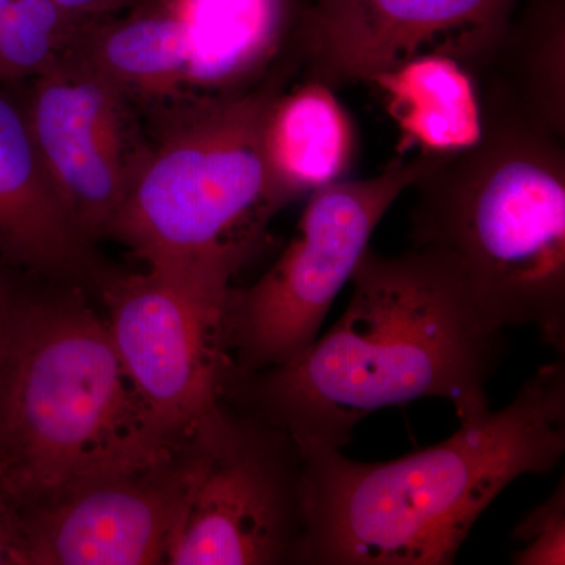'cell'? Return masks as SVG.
<instances>
[{"label":"cell","mask_w":565,"mask_h":565,"mask_svg":"<svg viewBox=\"0 0 565 565\" xmlns=\"http://www.w3.org/2000/svg\"><path fill=\"white\" fill-rule=\"evenodd\" d=\"M512 537L522 548L512 556L515 565L565 564V479L514 527Z\"/></svg>","instance_id":"d6986e66"},{"label":"cell","mask_w":565,"mask_h":565,"mask_svg":"<svg viewBox=\"0 0 565 565\" xmlns=\"http://www.w3.org/2000/svg\"><path fill=\"white\" fill-rule=\"evenodd\" d=\"M355 152V126L333 87L308 79L278 93L264 126L274 210L344 180Z\"/></svg>","instance_id":"5bb4252c"},{"label":"cell","mask_w":565,"mask_h":565,"mask_svg":"<svg viewBox=\"0 0 565 565\" xmlns=\"http://www.w3.org/2000/svg\"><path fill=\"white\" fill-rule=\"evenodd\" d=\"M519 107L486 115L476 147L433 158L412 188V247L451 263L498 329L565 353V152Z\"/></svg>","instance_id":"3957f363"},{"label":"cell","mask_w":565,"mask_h":565,"mask_svg":"<svg viewBox=\"0 0 565 565\" xmlns=\"http://www.w3.org/2000/svg\"><path fill=\"white\" fill-rule=\"evenodd\" d=\"M62 9L79 17H102L128 6L129 0H54Z\"/></svg>","instance_id":"7402d4cb"},{"label":"cell","mask_w":565,"mask_h":565,"mask_svg":"<svg viewBox=\"0 0 565 565\" xmlns=\"http://www.w3.org/2000/svg\"><path fill=\"white\" fill-rule=\"evenodd\" d=\"M6 264L0 263V396H2L3 379H6L7 355H9L11 327L17 311L20 294L3 273Z\"/></svg>","instance_id":"44dd1931"},{"label":"cell","mask_w":565,"mask_h":565,"mask_svg":"<svg viewBox=\"0 0 565 565\" xmlns=\"http://www.w3.org/2000/svg\"><path fill=\"white\" fill-rule=\"evenodd\" d=\"M182 451L148 414L106 321L79 292L20 294L0 396V490L20 512Z\"/></svg>","instance_id":"277c9868"},{"label":"cell","mask_w":565,"mask_h":565,"mask_svg":"<svg viewBox=\"0 0 565 565\" xmlns=\"http://www.w3.org/2000/svg\"><path fill=\"white\" fill-rule=\"evenodd\" d=\"M278 92L230 93L182 118L143 152L109 233L147 264L248 253L274 211L264 126Z\"/></svg>","instance_id":"5b68a950"},{"label":"cell","mask_w":565,"mask_h":565,"mask_svg":"<svg viewBox=\"0 0 565 565\" xmlns=\"http://www.w3.org/2000/svg\"><path fill=\"white\" fill-rule=\"evenodd\" d=\"M188 32L189 84L230 87L270 57L281 29V0H172Z\"/></svg>","instance_id":"9a60e30c"},{"label":"cell","mask_w":565,"mask_h":565,"mask_svg":"<svg viewBox=\"0 0 565 565\" xmlns=\"http://www.w3.org/2000/svg\"><path fill=\"white\" fill-rule=\"evenodd\" d=\"M367 84L399 132L401 152L446 158L484 137L486 111L473 74L456 55L424 52L374 74Z\"/></svg>","instance_id":"4fadbf2b"},{"label":"cell","mask_w":565,"mask_h":565,"mask_svg":"<svg viewBox=\"0 0 565 565\" xmlns=\"http://www.w3.org/2000/svg\"><path fill=\"white\" fill-rule=\"evenodd\" d=\"M297 441L307 509L297 565H449L505 487L563 460L565 360L539 367L501 411L392 462Z\"/></svg>","instance_id":"7a4b0ae2"},{"label":"cell","mask_w":565,"mask_h":565,"mask_svg":"<svg viewBox=\"0 0 565 565\" xmlns=\"http://www.w3.org/2000/svg\"><path fill=\"white\" fill-rule=\"evenodd\" d=\"M351 282L343 316L310 349L230 375L225 397L237 411L337 449L367 415L423 397L451 401L460 422L490 411L504 330L487 321L448 259L419 247L367 248Z\"/></svg>","instance_id":"6da1fadb"},{"label":"cell","mask_w":565,"mask_h":565,"mask_svg":"<svg viewBox=\"0 0 565 565\" xmlns=\"http://www.w3.org/2000/svg\"><path fill=\"white\" fill-rule=\"evenodd\" d=\"M429 162V156L401 154L374 177L340 180L308 196L280 258L250 288L230 292V373L248 375L280 366L315 344L379 223Z\"/></svg>","instance_id":"52a82bcc"},{"label":"cell","mask_w":565,"mask_h":565,"mask_svg":"<svg viewBox=\"0 0 565 565\" xmlns=\"http://www.w3.org/2000/svg\"><path fill=\"white\" fill-rule=\"evenodd\" d=\"M185 449L147 470L81 482L21 512L25 565L166 564Z\"/></svg>","instance_id":"8fae6325"},{"label":"cell","mask_w":565,"mask_h":565,"mask_svg":"<svg viewBox=\"0 0 565 565\" xmlns=\"http://www.w3.org/2000/svg\"><path fill=\"white\" fill-rule=\"evenodd\" d=\"M90 245L52 188L24 104L0 84V263L65 280L88 270Z\"/></svg>","instance_id":"7c38bea8"},{"label":"cell","mask_w":565,"mask_h":565,"mask_svg":"<svg viewBox=\"0 0 565 565\" xmlns=\"http://www.w3.org/2000/svg\"><path fill=\"white\" fill-rule=\"evenodd\" d=\"M307 531L305 462L291 434L228 407L185 449L166 564H297Z\"/></svg>","instance_id":"ba28073f"},{"label":"cell","mask_w":565,"mask_h":565,"mask_svg":"<svg viewBox=\"0 0 565 565\" xmlns=\"http://www.w3.org/2000/svg\"><path fill=\"white\" fill-rule=\"evenodd\" d=\"M9 2H10V0H0V11L6 9L7 3H9Z\"/></svg>","instance_id":"603a6c76"},{"label":"cell","mask_w":565,"mask_h":565,"mask_svg":"<svg viewBox=\"0 0 565 565\" xmlns=\"http://www.w3.org/2000/svg\"><path fill=\"white\" fill-rule=\"evenodd\" d=\"M516 0H318L305 17L308 79L367 82L424 52L468 61L505 41Z\"/></svg>","instance_id":"30bf717a"},{"label":"cell","mask_w":565,"mask_h":565,"mask_svg":"<svg viewBox=\"0 0 565 565\" xmlns=\"http://www.w3.org/2000/svg\"><path fill=\"white\" fill-rule=\"evenodd\" d=\"M24 109L52 188L92 244L109 233L143 156L131 140L125 95L68 55L36 76Z\"/></svg>","instance_id":"9c48e42d"},{"label":"cell","mask_w":565,"mask_h":565,"mask_svg":"<svg viewBox=\"0 0 565 565\" xmlns=\"http://www.w3.org/2000/svg\"><path fill=\"white\" fill-rule=\"evenodd\" d=\"M0 565H25L24 526L20 509L0 490Z\"/></svg>","instance_id":"ffe728a7"},{"label":"cell","mask_w":565,"mask_h":565,"mask_svg":"<svg viewBox=\"0 0 565 565\" xmlns=\"http://www.w3.org/2000/svg\"><path fill=\"white\" fill-rule=\"evenodd\" d=\"M245 253L147 264L103 289L104 321L141 403L185 449L222 422L230 375L225 315Z\"/></svg>","instance_id":"8992f818"},{"label":"cell","mask_w":565,"mask_h":565,"mask_svg":"<svg viewBox=\"0 0 565 565\" xmlns=\"http://www.w3.org/2000/svg\"><path fill=\"white\" fill-rule=\"evenodd\" d=\"M81 57L126 95L167 96L189 84L188 32L174 11H154L84 33Z\"/></svg>","instance_id":"2e32d148"},{"label":"cell","mask_w":565,"mask_h":565,"mask_svg":"<svg viewBox=\"0 0 565 565\" xmlns=\"http://www.w3.org/2000/svg\"><path fill=\"white\" fill-rule=\"evenodd\" d=\"M514 71L519 109L546 131L563 139L565 132V24L556 2L541 17L531 18L516 36Z\"/></svg>","instance_id":"ac0fdd59"},{"label":"cell","mask_w":565,"mask_h":565,"mask_svg":"<svg viewBox=\"0 0 565 565\" xmlns=\"http://www.w3.org/2000/svg\"><path fill=\"white\" fill-rule=\"evenodd\" d=\"M84 20L54 0H10L0 11V84L40 76L68 57Z\"/></svg>","instance_id":"e0dca14e"}]
</instances>
